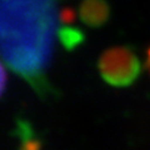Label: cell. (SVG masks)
Returning a JSON list of instances; mask_svg holds the SVG:
<instances>
[{
    "mask_svg": "<svg viewBox=\"0 0 150 150\" xmlns=\"http://www.w3.org/2000/svg\"><path fill=\"white\" fill-rule=\"evenodd\" d=\"M99 71L104 80L116 88L133 85L142 73V63L129 46L108 49L99 59Z\"/></svg>",
    "mask_w": 150,
    "mask_h": 150,
    "instance_id": "obj_2",
    "label": "cell"
},
{
    "mask_svg": "<svg viewBox=\"0 0 150 150\" xmlns=\"http://www.w3.org/2000/svg\"><path fill=\"white\" fill-rule=\"evenodd\" d=\"M145 67H146V70L150 73V48L148 49V53H146V63H145Z\"/></svg>",
    "mask_w": 150,
    "mask_h": 150,
    "instance_id": "obj_5",
    "label": "cell"
},
{
    "mask_svg": "<svg viewBox=\"0 0 150 150\" xmlns=\"http://www.w3.org/2000/svg\"><path fill=\"white\" fill-rule=\"evenodd\" d=\"M5 84H6V73L5 69H4V65L0 63V96L5 89Z\"/></svg>",
    "mask_w": 150,
    "mask_h": 150,
    "instance_id": "obj_4",
    "label": "cell"
},
{
    "mask_svg": "<svg viewBox=\"0 0 150 150\" xmlns=\"http://www.w3.org/2000/svg\"><path fill=\"white\" fill-rule=\"evenodd\" d=\"M62 1L0 0V58L39 93L49 91L46 73L68 28Z\"/></svg>",
    "mask_w": 150,
    "mask_h": 150,
    "instance_id": "obj_1",
    "label": "cell"
},
{
    "mask_svg": "<svg viewBox=\"0 0 150 150\" xmlns=\"http://www.w3.org/2000/svg\"><path fill=\"white\" fill-rule=\"evenodd\" d=\"M80 20L91 28H100L109 20L110 6L106 0H83L79 6Z\"/></svg>",
    "mask_w": 150,
    "mask_h": 150,
    "instance_id": "obj_3",
    "label": "cell"
}]
</instances>
